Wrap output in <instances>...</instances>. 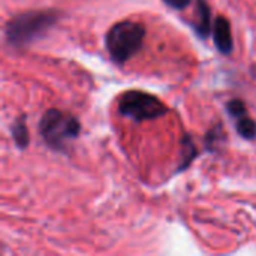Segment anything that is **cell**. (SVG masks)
I'll list each match as a JSON object with an SVG mask.
<instances>
[{
	"mask_svg": "<svg viewBox=\"0 0 256 256\" xmlns=\"http://www.w3.org/2000/svg\"><path fill=\"white\" fill-rule=\"evenodd\" d=\"M60 18V12L56 9L28 10L12 16L6 24V40L15 48H22L44 33H46Z\"/></svg>",
	"mask_w": 256,
	"mask_h": 256,
	"instance_id": "6da1fadb",
	"label": "cell"
},
{
	"mask_svg": "<svg viewBox=\"0 0 256 256\" xmlns=\"http://www.w3.org/2000/svg\"><path fill=\"white\" fill-rule=\"evenodd\" d=\"M146 27L141 22L124 20L114 24L106 36L105 45L111 60L117 64H124L144 46Z\"/></svg>",
	"mask_w": 256,
	"mask_h": 256,
	"instance_id": "7a4b0ae2",
	"label": "cell"
},
{
	"mask_svg": "<svg viewBox=\"0 0 256 256\" xmlns=\"http://www.w3.org/2000/svg\"><path fill=\"white\" fill-rule=\"evenodd\" d=\"M39 132L44 141L57 152H64L66 144L81 132L80 120L60 110H48L39 122Z\"/></svg>",
	"mask_w": 256,
	"mask_h": 256,
	"instance_id": "3957f363",
	"label": "cell"
},
{
	"mask_svg": "<svg viewBox=\"0 0 256 256\" xmlns=\"http://www.w3.org/2000/svg\"><path fill=\"white\" fill-rule=\"evenodd\" d=\"M118 112L136 123L156 120L168 112V106L156 96L141 92L129 90L118 98Z\"/></svg>",
	"mask_w": 256,
	"mask_h": 256,
	"instance_id": "277c9868",
	"label": "cell"
},
{
	"mask_svg": "<svg viewBox=\"0 0 256 256\" xmlns=\"http://www.w3.org/2000/svg\"><path fill=\"white\" fill-rule=\"evenodd\" d=\"M213 39L214 45L219 50V52L228 56L234 50V40H232V32L231 24L225 16H218L213 26Z\"/></svg>",
	"mask_w": 256,
	"mask_h": 256,
	"instance_id": "5b68a950",
	"label": "cell"
},
{
	"mask_svg": "<svg viewBox=\"0 0 256 256\" xmlns=\"http://www.w3.org/2000/svg\"><path fill=\"white\" fill-rule=\"evenodd\" d=\"M196 18L192 22V27L196 33L198 38L206 39L210 34V20H212V14H210V8L207 4L206 0H196Z\"/></svg>",
	"mask_w": 256,
	"mask_h": 256,
	"instance_id": "8992f818",
	"label": "cell"
},
{
	"mask_svg": "<svg viewBox=\"0 0 256 256\" xmlns=\"http://www.w3.org/2000/svg\"><path fill=\"white\" fill-rule=\"evenodd\" d=\"M12 138L14 142L18 148H26L30 142V134H28V128L26 124V116H21L14 124H12Z\"/></svg>",
	"mask_w": 256,
	"mask_h": 256,
	"instance_id": "52a82bcc",
	"label": "cell"
},
{
	"mask_svg": "<svg viewBox=\"0 0 256 256\" xmlns=\"http://www.w3.org/2000/svg\"><path fill=\"white\" fill-rule=\"evenodd\" d=\"M236 129L244 140H256V122L248 114L236 118Z\"/></svg>",
	"mask_w": 256,
	"mask_h": 256,
	"instance_id": "ba28073f",
	"label": "cell"
},
{
	"mask_svg": "<svg viewBox=\"0 0 256 256\" xmlns=\"http://www.w3.org/2000/svg\"><path fill=\"white\" fill-rule=\"evenodd\" d=\"M182 146H183V158H182V165H180V168H178L180 171L186 170V168L194 162V159H195L196 154H198L196 147H195L194 141H192L189 136H186V138L182 141Z\"/></svg>",
	"mask_w": 256,
	"mask_h": 256,
	"instance_id": "9c48e42d",
	"label": "cell"
},
{
	"mask_svg": "<svg viewBox=\"0 0 256 256\" xmlns=\"http://www.w3.org/2000/svg\"><path fill=\"white\" fill-rule=\"evenodd\" d=\"M226 110H228V112H230V116H231L232 118H238V117L248 114L246 105H244V102L240 100V99H232V100H230L228 105H226Z\"/></svg>",
	"mask_w": 256,
	"mask_h": 256,
	"instance_id": "30bf717a",
	"label": "cell"
},
{
	"mask_svg": "<svg viewBox=\"0 0 256 256\" xmlns=\"http://www.w3.org/2000/svg\"><path fill=\"white\" fill-rule=\"evenodd\" d=\"M164 3H165L166 6H170L171 9L183 10V9H186V8L192 3V0H164Z\"/></svg>",
	"mask_w": 256,
	"mask_h": 256,
	"instance_id": "8fae6325",
	"label": "cell"
},
{
	"mask_svg": "<svg viewBox=\"0 0 256 256\" xmlns=\"http://www.w3.org/2000/svg\"><path fill=\"white\" fill-rule=\"evenodd\" d=\"M255 76H256V69H255Z\"/></svg>",
	"mask_w": 256,
	"mask_h": 256,
	"instance_id": "7c38bea8",
	"label": "cell"
}]
</instances>
